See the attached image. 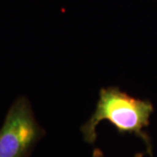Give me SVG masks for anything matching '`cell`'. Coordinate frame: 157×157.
<instances>
[{
  "label": "cell",
  "mask_w": 157,
  "mask_h": 157,
  "mask_svg": "<svg viewBox=\"0 0 157 157\" xmlns=\"http://www.w3.org/2000/svg\"><path fill=\"white\" fill-rule=\"evenodd\" d=\"M144 154L143 153H137L134 157H143ZM93 157H104V155L100 148H95L93 153Z\"/></svg>",
  "instance_id": "3957f363"
},
{
  "label": "cell",
  "mask_w": 157,
  "mask_h": 157,
  "mask_svg": "<svg viewBox=\"0 0 157 157\" xmlns=\"http://www.w3.org/2000/svg\"><path fill=\"white\" fill-rule=\"evenodd\" d=\"M45 134L30 101L25 96L17 97L0 128V157H29Z\"/></svg>",
  "instance_id": "7a4b0ae2"
},
{
  "label": "cell",
  "mask_w": 157,
  "mask_h": 157,
  "mask_svg": "<svg viewBox=\"0 0 157 157\" xmlns=\"http://www.w3.org/2000/svg\"><path fill=\"white\" fill-rule=\"evenodd\" d=\"M154 107L148 100L128 95L118 86L101 88L95 111L80 128L86 142L94 144L97 138L96 128L102 121L114 126L121 135L133 134L145 143L147 153L152 155V143L144 128L148 127Z\"/></svg>",
  "instance_id": "6da1fadb"
}]
</instances>
